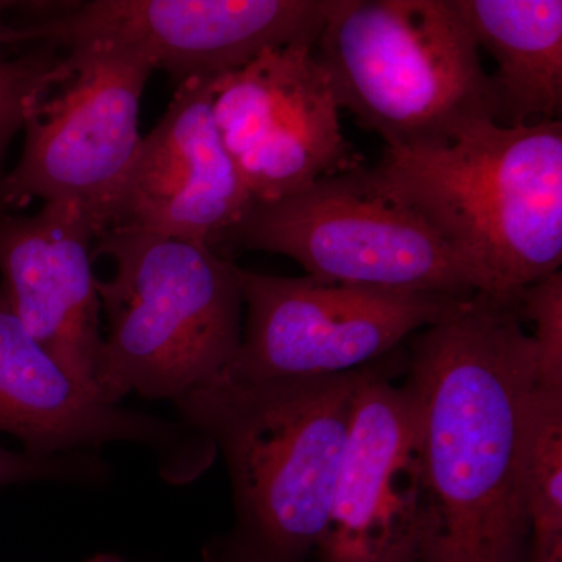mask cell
Returning <instances> with one entry per match:
<instances>
[{
    "mask_svg": "<svg viewBox=\"0 0 562 562\" xmlns=\"http://www.w3.org/2000/svg\"><path fill=\"white\" fill-rule=\"evenodd\" d=\"M361 177L427 224L471 268L483 294L517 301L560 271L561 121H476L441 143L386 147Z\"/></svg>",
    "mask_w": 562,
    "mask_h": 562,
    "instance_id": "obj_3",
    "label": "cell"
},
{
    "mask_svg": "<svg viewBox=\"0 0 562 562\" xmlns=\"http://www.w3.org/2000/svg\"><path fill=\"white\" fill-rule=\"evenodd\" d=\"M517 303L524 322L532 324L536 384L562 390V272L525 288Z\"/></svg>",
    "mask_w": 562,
    "mask_h": 562,
    "instance_id": "obj_17",
    "label": "cell"
},
{
    "mask_svg": "<svg viewBox=\"0 0 562 562\" xmlns=\"http://www.w3.org/2000/svg\"><path fill=\"white\" fill-rule=\"evenodd\" d=\"M480 49L497 63L503 125L561 121V0H453Z\"/></svg>",
    "mask_w": 562,
    "mask_h": 562,
    "instance_id": "obj_15",
    "label": "cell"
},
{
    "mask_svg": "<svg viewBox=\"0 0 562 562\" xmlns=\"http://www.w3.org/2000/svg\"><path fill=\"white\" fill-rule=\"evenodd\" d=\"M211 81L179 85L140 138L109 232L155 233L220 251L243 220L251 198L217 132Z\"/></svg>",
    "mask_w": 562,
    "mask_h": 562,
    "instance_id": "obj_13",
    "label": "cell"
},
{
    "mask_svg": "<svg viewBox=\"0 0 562 562\" xmlns=\"http://www.w3.org/2000/svg\"><path fill=\"white\" fill-rule=\"evenodd\" d=\"M222 143L251 202L290 198L317 181L362 168L344 136L339 106L314 44L258 55L211 81Z\"/></svg>",
    "mask_w": 562,
    "mask_h": 562,
    "instance_id": "obj_10",
    "label": "cell"
},
{
    "mask_svg": "<svg viewBox=\"0 0 562 562\" xmlns=\"http://www.w3.org/2000/svg\"><path fill=\"white\" fill-rule=\"evenodd\" d=\"M335 0H92L57 11L2 38L52 49L106 46L162 69L177 85L214 80L265 50L316 46Z\"/></svg>",
    "mask_w": 562,
    "mask_h": 562,
    "instance_id": "obj_9",
    "label": "cell"
},
{
    "mask_svg": "<svg viewBox=\"0 0 562 562\" xmlns=\"http://www.w3.org/2000/svg\"><path fill=\"white\" fill-rule=\"evenodd\" d=\"M222 246L283 255L308 276L351 286L479 292L471 268L416 214L369 190L361 168L280 201L251 202Z\"/></svg>",
    "mask_w": 562,
    "mask_h": 562,
    "instance_id": "obj_7",
    "label": "cell"
},
{
    "mask_svg": "<svg viewBox=\"0 0 562 562\" xmlns=\"http://www.w3.org/2000/svg\"><path fill=\"white\" fill-rule=\"evenodd\" d=\"M241 291V344L222 375L238 383L358 371L390 357L409 336L446 319L469 297L244 269Z\"/></svg>",
    "mask_w": 562,
    "mask_h": 562,
    "instance_id": "obj_8",
    "label": "cell"
},
{
    "mask_svg": "<svg viewBox=\"0 0 562 562\" xmlns=\"http://www.w3.org/2000/svg\"><path fill=\"white\" fill-rule=\"evenodd\" d=\"M151 72L114 47L57 50L25 102L24 147L3 177L0 214L36 199L68 203L98 239L105 235L143 138L140 99Z\"/></svg>",
    "mask_w": 562,
    "mask_h": 562,
    "instance_id": "obj_6",
    "label": "cell"
},
{
    "mask_svg": "<svg viewBox=\"0 0 562 562\" xmlns=\"http://www.w3.org/2000/svg\"><path fill=\"white\" fill-rule=\"evenodd\" d=\"M55 55L57 50L43 46L16 60H0V190L5 177L3 158L24 124L25 102Z\"/></svg>",
    "mask_w": 562,
    "mask_h": 562,
    "instance_id": "obj_19",
    "label": "cell"
},
{
    "mask_svg": "<svg viewBox=\"0 0 562 562\" xmlns=\"http://www.w3.org/2000/svg\"><path fill=\"white\" fill-rule=\"evenodd\" d=\"M314 57L339 110L390 149L502 124L494 79L453 0H335Z\"/></svg>",
    "mask_w": 562,
    "mask_h": 562,
    "instance_id": "obj_5",
    "label": "cell"
},
{
    "mask_svg": "<svg viewBox=\"0 0 562 562\" xmlns=\"http://www.w3.org/2000/svg\"><path fill=\"white\" fill-rule=\"evenodd\" d=\"M101 255L114 265L98 281L101 398L177 402L222 379L241 344V268L205 244L144 232L105 233Z\"/></svg>",
    "mask_w": 562,
    "mask_h": 562,
    "instance_id": "obj_4",
    "label": "cell"
},
{
    "mask_svg": "<svg viewBox=\"0 0 562 562\" xmlns=\"http://www.w3.org/2000/svg\"><path fill=\"white\" fill-rule=\"evenodd\" d=\"M87 562H128L124 558L117 557V554L101 553L90 558Z\"/></svg>",
    "mask_w": 562,
    "mask_h": 562,
    "instance_id": "obj_20",
    "label": "cell"
},
{
    "mask_svg": "<svg viewBox=\"0 0 562 562\" xmlns=\"http://www.w3.org/2000/svg\"><path fill=\"white\" fill-rule=\"evenodd\" d=\"M406 364L427 501L422 562H522L536 349L519 303L469 295L416 333Z\"/></svg>",
    "mask_w": 562,
    "mask_h": 562,
    "instance_id": "obj_1",
    "label": "cell"
},
{
    "mask_svg": "<svg viewBox=\"0 0 562 562\" xmlns=\"http://www.w3.org/2000/svg\"><path fill=\"white\" fill-rule=\"evenodd\" d=\"M427 501L416 405L382 364L355 403L317 562H422Z\"/></svg>",
    "mask_w": 562,
    "mask_h": 562,
    "instance_id": "obj_11",
    "label": "cell"
},
{
    "mask_svg": "<svg viewBox=\"0 0 562 562\" xmlns=\"http://www.w3.org/2000/svg\"><path fill=\"white\" fill-rule=\"evenodd\" d=\"M109 473L105 462L90 452L35 454L0 443V487L16 483H94Z\"/></svg>",
    "mask_w": 562,
    "mask_h": 562,
    "instance_id": "obj_18",
    "label": "cell"
},
{
    "mask_svg": "<svg viewBox=\"0 0 562 562\" xmlns=\"http://www.w3.org/2000/svg\"><path fill=\"white\" fill-rule=\"evenodd\" d=\"M383 360L314 379H220L173 402L180 420L220 450L231 476L235 525L206 550V562L316 557L355 403Z\"/></svg>",
    "mask_w": 562,
    "mask_h": 562,
    "instance_id": "obj_2",
    "label": "cell"
},
{
    "mask_svg": "<svg viewBox=\"0 0 562 562\" xmlns=\"http://www.w3.org/2000/svg\"><path fill=\"white\" fill-rule=\"evenodd\" d=\"M522 562H562V390L535 383L525 436Z\"/></svg>",
    "mask_w": 562,
    "mask_h": 562,
    "instance_id": "obj_16",
    "label": "cell"
},
{
    "mask_svg": "<svg viewBox=\"0 0 562 562\" xmlns=\"http://www.w3.org/2000/svg\"><path fill=\"white\" fill-rule=\"evenodd\" d=\"M95 239L87 216L68 203H44L31 216L0 214V286L10 308L66 372L101 398Z\"/></svg>",
    "mask_w": 562,
    "mask_h": 562,
    "instance_id": "obj_14",
    "label": "cell"
},
{
    "mask_svg": "<svg viewBox=\"0 0 562 562\" xmlns=\"http://www.w3.org/2000/svg\"><path fill=\"white\" fill-rule=\"evenodd\" d=\"M0 432H9L35 454L88 452L111 442L144 446L161 475L187 483L205 471L213 443L183 420L122 408L81 386L44 350L0 286Z\"/></svg>",
    "mask_w": 562,
    "mask_h": 562,
    "instance_id": "obj_12",
    "label": "cell"
}]
</instances>
